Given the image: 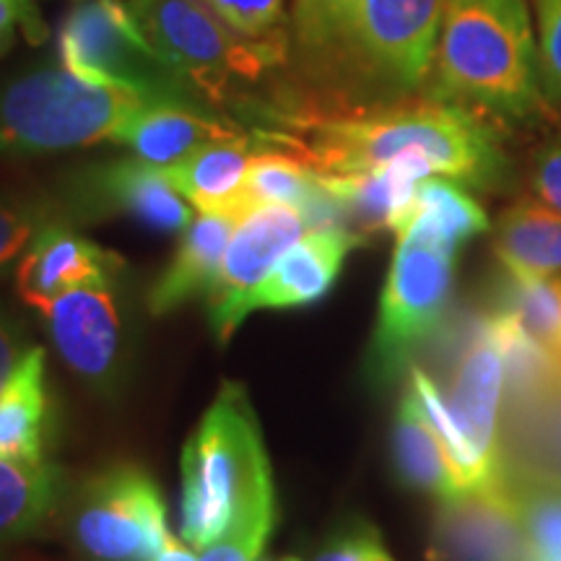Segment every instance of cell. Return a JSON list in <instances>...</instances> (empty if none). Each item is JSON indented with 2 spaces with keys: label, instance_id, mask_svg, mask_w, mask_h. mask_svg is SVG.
<instances>
[{
  "label": "cell",
  "instance_id": "6da1fadb",
  "mask_svg": "<svg viewBox=\"0 0 561 561\" xmlns=\"http://www.w3.org/2000/svg\"><path fill=\"white\" fill-rule=\"evenodd\" d=\"M271 149L286 151L320 174L380 170L401 157H421L437 178L471 187L500 185L507 159L483 115L453 102H388L351 112H273Z\"/></svg>",
  "mask_w": 561,
  "mask_h": 561
},
{
  "label": "cell",
  "instance_id": "7a4b0ae2",
  "mask_svg": "<svg viewBox=\"0 0 561 561\" xmlns=\"http://www.w3.org/2000/svg\"><path fill=\"white\" fill-rule=\"evenodd\" d=\"M276 489L248 392L227 382L182 450V538L195 551L234 530H271Z\"/></svg>",
  "mask_w": 561,
  "mask_h": 561
},
{
  "label": "cell",
  "instance_id": "3957f363",
  "mask_svg": "<svg viewBox=\"0 0 561 561\" xmlns=\"http://www.w3.org/2000/svg\"><path fill=\"white\" fill-rule=\"evenodd\" d=\"M426 96L523 121L543 102L525 0H445Z\"/></svg>",
  "mask_w": 561,
  "mask_h": 561
},
{
  "label": "cell",
  "instance_id": "277c9868",
  "mask_svg": "<svg viewBox=\"0 0 561 561\" xmlns=\"http://www.w3.org/2000/svg\"><path fill=\"white\" fill-rule=\"evenodd\" d=\"M164 100L174 96L125 81L83 79L62 62L30 70L0 89V157L117 144L138 112Z\"/></svg>",
  "mask_w": 561,
  "mask_h": 561
},
{
  "label": "cell",
  "instance_id": "5b68a950",
  "mask_svg": "<svg viewBox=\"0 0 561 561\" xmlns=\"http://www.w3.org/2000/svg\"><path fill=\"white\" fill-rule=\"evenodd\" d=\"M128 11L146 39L216 107L242 87L261 83L291 50L284 30L244 37L203 0H128Z\"/></svg>",
  "mask_w": 561,
  "mask_h": 561
},
{
  "label": "cell",
  "instance_id": "8992f818",
  "mask_svg": "<svg viewBox=\"0 0 561 561\" xmlns=\"http://www.w3.org/2000/svg\"><path fill=\"white\" fill-rule=\"evenodd\" d=\"M445 0H362L335 50L314 76L403 100L430 79Z\"/></svg>",
  "mask_w": 561,
  "mask_h": 561
},
{
  "label": "cell",
  "instance_id": "52a82bcc",
  "mask_svg": "<svg viewBox=\"0 0 561 561\" xmlns=\"http://www.w3.org/2000/svg\"><path fill=\"white\" fill-rule=\"evenodd\" d=\"M455 257L453 250L398 237L371 335L369 364L377 377L390 380L439 328L450 305Z\"/></svg>",
  "mask_w": 561,
  "mask_h": 561
},
{
  "label": "cell",
  "instance_id": "ba28073f",
  "mask_svg": "<svg viewBox=\"0 0 561 561\" xmlns=\"http://www.w3.org/2000/svg\"><path fill=\"white\" fill-rule=\"evenodd\" d=\"M60 62L83 79L125 81L174 100H201L193 83L138 30L128 3L87 0L66 16L58 37Z\"/></svg>",
  "mask_w": 561,
  "mask_h": 561
},
{
  "label": "cell",
  "instance_id": "9c48e42d",
  "mask_svg": "<svg viewBox=\"0 0 561 561\" xmlns=\"http://www.w3.org/2000/svg\"><path fill=\"white\" fill-rule=\"evenodd\" d=\"M170 536L159 486L140 468L115 466L83 486L73 538L89 561H157Z\"/></svg>",
  "mask_w": 561,
  "mask_h": 561
},
{
  "label": "cell",
  "instance_id": "30bf717a",
  "mask_svg": "<svg viewBox=\"0 0 561 561\" xmlns=\"http://www.w3.org/2000/svg\"><path fill=\"white\" fill-rule=\"evenodd\" d=\"M305 234L307 224L299 210L280 203H263L242 216L208 291V320L216 339L227 343L234 335L250 314L252 291Z\"/></svg>",
  "mask_w": 561,
  "mask_h": 561
},
{
  "label": "cell",
  "instance_id": "8fae6325",
  "mask_svg": "<svg viewBox=\"0 0 561 561\" xmlns=\"http://www.w3.org/2000/svg\"><path fill=\"white\" fill-rule=\"evenodd\" d=\"M504 385H507V375H504L502 351L491 339L486 320H479L455 364L450 390L442 392L486 489L504 483Z\"/></svg>",
  "mask_w": 561,
  "mask_h": 561
},
{
  "label": "cell",
  "instance_id": "7c38bea8",
  "mask_svg": "<svg viewBox=\"0 0 561 561\" xmlns=\"http://www.w3.org/2000/svg\"><path fill=\"white\" fill-rule=\"evenodd\" d=\"M30 307L39 312L60 359L76 375L102 390L117 382L125 335L110 286H81Z\"/></svg>",
  "mask_w": 561,
  "mask_h": 561
},
{
  "label": "cell",
  "instance_id": "4fadbf2b",
  "mask_svg": "<svg viewBox=\"0 0 561 561\" xmlns=\"http://www.w3.org/2000/svg\"><path fill=\"white\" fill-rule=\"evenodd\" d=\"M426 561H525V536L507 486L439 500Z\"/></svg>",
  "mask_w": 561,
  "mask_h": 561
},
{
  "label": "cell",
  "instance_id": "5bb4252c",
  "mask_svg": "<svg viewBox=\"0 0 561 561\" xmlns=\"http://www.w3.org/2000/svg\"><path fill=\"white\" fill-rule=\"evenodd\" d=\"M121 265L115 252L102 250L87 237L53 221L21 257L16 286L26 305H34L81 286H110Z\"/></svg>",
  "mask_w": 561,
  "mask_h": 561
},
{
  "label": "cell",
  "instance_id": "9a60e30c",
  "mask_svg": "<svg viewBox=\"0 0 561 561\" xmlns=\"http://www.w3.org/2000/svg\"><path fill=\"white\" fill-rule=\"evenodd\" d=\"M83 201L94 210L130 216L146 229L182 234L193 214L180 198L161 167L144 159H121L89 172L83 182Z\"/></svg>",
  "mask_w": 561,
  "mask_h": 561
},
{
  "label": "cell",
  "instance_id": "2e32d148",
  "mask_svg": "<svg viewBox=\"0 0 561 561\" xmlns=\"http://www.w3.org/2000/svg\"><path fill=\"white\" fill-rule=\"evenodd\" d=\"M359 240L348 231H307L299 242L280 255L250 297L252 310H291L325 297L341 276L348 250Z\"/></svg>",
  "mask_w": 561,
  "mask_h": 561
},
{
  "label": "cell",
  "instance_id": "e0dca14e",
  "mask_svg": "<svg viewBox=\"0 0 561 561\" xmlns=\"http://www.w3.org/2000/svg\"><path fill=\"white\" fill-rule=\"evenodd\" d=\"M240 136H244L240 125L221 117L219 112L191 102L164 100L138 112L125 128L121 144L130 146L133 153L149 164L170 167L214 140Z\"/></svg>",
  "mask_w": 561,
  "mask_h": 561
},
{
  "label": "cell",
  "instance_id": "ac0fdd59",
  "mask_svg": "<svg viewBox=\"0 0 561 561\" xmlns=\"http://www.w3.org/2000/svg\"><path fill=\"white\" fill-rule=\"evenodd\" d=\"M263 146H252L248 136L214 140L191 157L161 167L167 180L182 198L191 201L201 214H248L244 180L250 161Z\"/></svg>",
  "mask_w": 561,
  "mask_h": 561
},
{
  "label": "cell",
  "instance_id": "d6986e66",
  "mask_svg": "<svg viewBox=\"0 0 561 561\" xmlns=\"http://www.w3.org/2000/svg\"><path fill=\"white\" fill-rule=\"evenodd\" d=\"M240 214H201L182 231L178 255L167 265L149 291L151 314H170L201 294L214 289L224 252L229 248Z\"/></svg>",
  "mask_w": 561,
  "mask_h": 561
},
{
  "label": "cell",
  "instance_id": "ffe728a7",
  "mask_svg": "<svg viewBox=\"0 0 561 561\" xmlns=\"http://www.w3.org/2000/svg\"><path fill=\"white\" fill-rule=\"evenodd\" d=\"M489 216L481 203L466 193L455 180L426 178L419 182L411 206L392 234L437 244L458 252L473 237L489 231Z\"/></svg>",
  "mask_w": 561,
  "mask_h": 561
},
{
  "label": "cell",
  "instance_id": "44dd1931",
  "mask_svg": "<svg viewBox=\"0 0 561 561\" xmlns=\"http://www.w3.org/2000/svg\"><path fill=\"white\" fill-rule=\"evenodd\" d=\"M50 413L45 351L26 348L0 390V458L42 460Z\"/></svg>",
  "mask_w": 561,
  "mask_h": 561
},
{
  "label": "cell",
  "instance_id": "7402d4cb",
  "mask_svg": "<svg viewBox=\"0 0 561 561\" xmlns=\"http://www.w3.org/2000/svg\"><path fill=\"white\" fill-rule=\"evenodd\" d=\"M392 458H396V471L405 486L424 491L437 500H450L460 494L445 447H442L411 385L405 388L401 405H398Z\"/></svg>",
  "mask_w": 561,
  "mask_h": 561
},
{
  "label": "cell",
  "instance_id": "603a6c76",
  "mask_svg": "<svg viewBox=\"0 0 561 561\" xmlns=\"http://www.w3.org/2000/svg\"><path fill=\"white\" fill-rule=\"evenodd\" d=\"M494 252L504 271L561 276V210L520 201L500 216Z\"/></svg>",
  "mask_w": 561,
  "mask_h": 561
},
{
  "label": "cell",
  "instance_id": "cb8c5ba5",
  "mask_svg": "<svg viewBox=\"0 0 561 561\" xmlns=\"http://www.w3.org/2000/svg\"><path fill=\"white\" fill-rule=\"evenodd\" d=\"M502 453L504 471L551 476L561 481V385L538 401L507 409Z\"/></svg>",
  "mask_w": 561,
  "mask_h": 561
},
{
  "label": "cell",
  "instance_id": "d4e9b609",
  "mask_svg": "<svg viewBox=\"0 0 561 561\" xmlns=\"http://www.w3.org/2000/svg\"><path fill=\"white\" fill-rule=\"evenodd\" d=\"M58 500V473L45 460L0 458V541L30 536Z\"/></svg>",
  "mask_w": 561,
  "mask_h": 561
},
{
  "label": "cell",
  "instance_id": "484cf974",
  "mask_svg": "<svg viewBox=\"0 0 561 561\" xmlns=\"http://www.w3.org/2000/svg\"><path fill=\"white\" fill-rule=\"evenodd\" d=\"M504 486L525 536V561H561V481L504 471Z\"/></svg>",
  "mask_w": 561,
  "mask_h": 561
},
{
  "label": "cell",
  "instance_id": "4316f807",
  "mask_svg": "<svg viewBox=\"0 0 561 561\" xmlns=\"http://www.w3.org/2000/svg\"><path fill=\"white\" fill-rule=\"evenodd\" d=\"M561 367V276L504 271L502 305Z\"/></svg>",
  "mask_w": 561,
  "mask_h": 561
},
{
  "label": "cell",
  "instance_id": "83f0119b",
  "mask_svg": "<svg viewBox=\"0 0 561 561\" xmlns=\"http://www.w3.org/2000/svg\"><path fill=\"white\" fill-rule=\"evenodd\" d=\"M362 0H294L289 47L307 73H318L335 50Z\"/></svg>",
  "mask_w": 561,
  "mask_h": 561
},
{
  "label": "cell",
  "instance_id": "f1b7e54d",
  "mask_svg": "<svg viewBox=\"0 0 561 561\" xmlns=\"http://www.w3.org/2000/svg\"><path fill=\"white\" fill-rule=\"evenodd\" d=\"M318 191V172L305 161L278 149H261L252 157L248 180H244V203L248 208L263 203H280L301 210Z\"/></svg>",
  "mask_w": 561,
  "mask_h": 561
},
{
  "label": "cell",
  "instance_id": "f546056e",
  "mask_svg": "<svg viewBox=\"0 0 561 561\" xmlns=\"http://www.w3.org/2000/svg\"><path fill=\"white\" fill-rule=\"evenodd\" d=\"M47 224H53L50 214L39 203L0 195V271L30 250Z\"/></svg>",
  "mask_w": 561,
  "mask_h": 561
},
{
  "label": "cell",
  "instance_id": "4dcf8cb0",
  "mask_svg": "<svg viewBox=\"0 0 561 561\" xmlns=\"http://www.w3.org/2000/svg\"><path fill=\"white\" fill-rule=\"evenodd\" d=\"M538 81L543 100L561 107V0H538Z\"/></svg>",
  "mask_w": 561,
  "mask_h": 561
},
{
  "label": "cell",
  "instance_id": "1f68e13d",
  "mask_svg": "<svg viewBox=\"0 0 561 561\" xmlns=\"http://www.w3.org/2000/svg\"><path fill=\"white\" fill-rule=\"evenodd\" d=\"M221 21L244 37L261 39L280 30L284 0H203Z\"/></svg>",
  "mask_w": 561,
  "mask_h": 561
},
{
  "label": "cell",
  "instance_id": "d6a6232c",
  "mask_svg": "<svg viewBox=\"0 0 561 561\" xmlns=\"http://www.w3.org/2000/svg\"><path fill=\"white\" fill-rule=\"evenodd\" d=\"M533 201L543 203L553 210H561V138L546 144L533 159L530 170Z\"/></svg>",
  "mask_w": 561,
  "mask_h": 561
},
{
  "label": "cell",
  "instance_id": "836d02e7",
  "mask_svg": "<svg viewBox=\"0 0 561 561\" xmlns=\"http://www.w3.org/2000/svg\"><path fill=\"white\" fill-rule=\"evenodd\" d=\"M377 541H380V536H377L375 528H369V525H351V528L341 530L312 561H364L367 551Z\"/></svg>",
  "mask_w": 561,
  "mask_h": 561
},
{
  "label": "cell",
  "instance_id": "e575fe53",
  "mask_svg": "<svg viewBox=\"0 0 561 561\" xmlns=\"http://www.w3.org/2000/svg\"><path fill=\"white\" fill-rule=\"evenodd\" d=\"M16 26H24L26 37L32 42L45 37V24L30 5V0H0V53L11 45Z\"/></svg>",
  "mask_w": 561,
  "mask_h": 561
},
{
  "label": "cell",
  "instance_id": "d590c367",
  "mask_svg": "<svg viewBox=\"0 0 561 561\" xmlns=\"http://www.w3.org/2000/svg\"><path fill=\"white\" fill-rule=\"evenodd\" d=\"M24 351V335H21L19 328L9 320V314L0 310V390L9 382L11 371L16 369Z\"/></svg>",
  "mask_w": 561,
  "mask_h": 561
},
{
  "label": "cell",
  "instance_id": "8d00e7d4",
  "mask_svg": "<svg viewBox=\"0 0 561 561\" xmlns=\"http://www.w3.org/2000/svg\"><path fill=\"white\" fill-rule=\"evenodd\" d=\"M280 561H299V559H294V557H286V559H280Z\"/></svg>",
  "mask_w": 561,
  "mask_h": 561
}]
</instances>
